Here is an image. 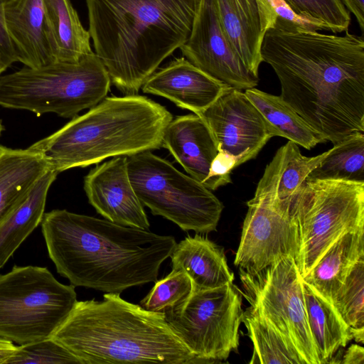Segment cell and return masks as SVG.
<instances>
[{
	"label": "cell",
	"mask_w": 364,
	"mask_h": 364,
	"mask_svg": "<svg viewBox=\"0 0 364 364\" xmlns=\"http://www.w3.org/2000/svg\"><path fill=\"white\" fill-rule=\"evenodd\" d=\"M281 98L333 144L364 133V39L323 34L277 16L261 46Z\"/></svg>",
	"instance_id": "obj_1"
},
{
	"label": "cell",
	"mask_w": 364,
	"mask_h": 364,
	"mask_svg": "<svg viewBox=\"0 0 364 364\" xmlns=\"http://www.w3.org/2000/svg\"><path fill=\"white\" fill-rule=\"evenodd\" d=\"M41 224L58 273L74 287L105 293L155 282L176 244L171 235L66 210L45 213Z\"/></svg>",
	"instance_id": "obj_2"
},
{
	"label": "cell",
	"mask_w": 364,
	"mask_h": 364,
	"mask_svg": "<svg viewBox=\"0 0 364 364\" xmlns=\"http://www.w3.org/2000/svg\"><path fill=\"white\" fill-rule=\"evenodd\" d=\"M200 0H86L95 53L112 83L136 95L188 38Z\"/></svg>",
	"instance_id": "obj_3"
},
{
	"label": "cell",
	"mask_w": 364,
	"mask_h": 364,
	"mask_svg": "<svg viewBox=\"0 0 364 364\" xmlns=\"http://www.w3.org/2000/svg\"><path fill=\"white\" fill-rule=\"evenodd\" d=\"M51 337L81 364L196 363L163 313L147 311L118 293L77 301Z\"/></svg>",
	"instance_id": "obj_4"
},
{
	"label": "cell",
	"mask_w": 364,
	"mask_h": 364,
	"mask_svg": "<svg viewBox=\"0 0 364 364\" xmlns=\"http://www.w3.org/2000/svg\"><path fill=\"white\" fill-rule=\"evenodd\" d=\"M173 116L147 97H106L55 132L28 149L38 153L58 174L99 164L109 157L131 156L162 147Z\"/></svg>",
	"instance_id": "obj_5"
},
{
	"label": "cell",
	"mask_w": 364,
	"mask_h": 364,
	"mask_svg": "<svg viewBox=\"0 0 364 364\" xmlns=\"http://www.w3.org/2000/svg\"><path fill=\"white\" fill-rule=\"evenodd\" d=\"M111 80L95 52L75 62L24 68L0 76V106L73 118L106 97Z\"/></svg>",
	"instance_id": "obj_6"
},
{
	"label": "cell",
	"mask_w": 364,
	"mask_h": 364,
	"mask_svg": "<svg viewBox=\"0 0 364 364\" xmlns=\"http://www.w3.org/2000/svg\"><path fill=\"white\" fill-rule=\"evenodd\" d=\"M290 214L299 232L295 262L304 277L341 236L364 229V182L306 179Z\"/></svg>",
	"instance_id": "obj_7"
},
{
	"label": "cell",
	"mask_w": 364,
	"mask_h": 364,
	"mask_svg": "<svg viewBox=\"0 0 364 364\" xmlns=\"http://www.w3.org/2000/svg\"><path fill=\"white\" fill-rule=\"evenodd\" d=\"M77 301L75 287L46 267L15 265L0 274V337L19 345L49 338Z\"/></svg>",
	"instance_id": "obj_8"
},
{
	"label": "cell",
	"mask_w": 364,
	"mask_h": 364,
	"mask_svg": "<svg viewBox=\"0 0 364 364\" xmlns=\"http://www.w3.org/2000/svg\"><path fill=\"white\" fill-rule=\"evenodd\" d=\"M132 187L152 214L174 223L184 231H215L223 205L203 184L184 174L151 151L127 156Z\"/></svg>",
	"instance_id": "obj_9"
},
{
	"label": "cell",
	"mask_w": 364,
	"mask_h": 364,
	"mask_svg": "<svg viewBox=\"0 0 364 364\" xmlns=\"http://www.w3.org/2000/svg\"><path fill=\"white\" fill-rule=\"evenodd\" d=\"M285 154L284 145L266 166L254 197L247 202L248 209L234 263L247 273H257L287 257L295 260L298 254L296 223L290 208L277 198Z\"/></svg>",
	"instance_id": "obj_10"
},
{
	"label": "cell",
	"mask_w": 364,
	"mask_h": 364,
	"mask_svg": "<svg viewBox=\"0 0 364 364\" xmlns=\"http://www.w3.org/2000/svg\"><path fill=\"white\" fill-rule=\"evenodd\" d=\"M242 296L233 283L192 291L183 303L164 312L166 323L196 363H220L237 350Z\"/></svg>",
	"instance_id": "obj_11"
},
{
	"label": "cell",
	"mask_w": 364,
	"mask_h": 364,
	"mask_svg": "<svg viewBox=\"0 0 364 364\" xmlns=\"http://www.w3.org/2000/svg\"><path fill=\"white\" fill-rule=\"evenodd\" d=\"M239 271L250 307L294 346L306 364H320L307 321L301 276L294 259L284 258L255 274Z\"/></svg>",
	"instance_id": "obj_12"
},
{
	"label": "cell",
	"mask_w": 364,
	"mask_h": 364,
	"mask_svg": "<svg viewBox=\"0 0 364 364\" xmlns=\"http://www.w3.org/2000/svg\"><path fill=\"white\" fill-rule=\"evenodd\" d=\"M183 56L215 79L241 90L255 87L259 77L245 66L228 40L213 0H200Z\"/></svg>",
	"instance_id": "obj_13"
},
{
	"label": "cell",
	"mask_w": 364,
	"mask_h": 364,
	"mask_svg": "<svg viewBox=\"0 0 364 364\" xmlns=\"http://www.w3.org/2000/svg\"><path fill=\"white\" fill-rule=\"evenodd\" d=\"M200 116L209 128L218 151L236 158L237 167L256 158L274 136L257 108L241 90L228 87Z\"/></svg>",
	"instance_id": "obj_14"
},
{
	"label": "cell",
	"mask_w": 364,
	"mask_h": 364,
	"mask_svg": "<svg viewBox=\"0 0 364 364\" xmlns=\"http://www.w3.org/2000/svg\"><path fill=\"white\" fill-rule=\"evenodd\" d=\"M84 190L96 211L114 223L148 230L144 205L131 183L127 156L98 164L84 178Z\"/></svg>",
	"instance_id": "obj_15"
},
{
	"label": "cell",
	"mask_w": 364,
	"mask_h": 364,
	"mask_svg": "<svg viewBox=\"0 0 364 364\" xmlns=\"http://www.w3.org/2000/svg\"><path fill=\"white\" fill-rule=\"evenodd\" d=\"M223 30L247 68L256 77L261 46L277 14L272 0H213Z\"/></svg>",
	"instance_id": "obj_16"
},
{
	"label": "cell",
	"mask_w": 364,
	"mask_h": 364,
	"mask_svg": "<svg viewBox=\"0 0 364 364\" xmlns=\"http://www.w3.org/2000/svg\"><path fill=\"white\" fill-rule=\"evenodd\" d=\"M229 85L215 79L184 57L156 70L141 87L143 92L161 96L199 114Z\"/></svg>",
	"instance_id": "obj_17"
},
{
	"label": "cell",
	"mask_w": 364,
	"mask_h": 364,
	"mask_svg": "<svg viewBox=\"0 0 364 364\" xmlns=\"http://www.w3.org/2000/svg\"><path fill=\"white\" fill-rule=\"evenodd\" d=\"M162 147L168 149L190 176L205 185L218 149L200 116L193 113L173 118L164 131Z\"/></svg>",
	"instance_id": "obj_18"
},
{
	"label": "cell",
	"mask_w": 364,
	"mask_h": 364,
	"mask_svg": "<svg viewBox=\"0 0 364 364\" xmlns=\"http://www.w3.org/2000/svg\"><path fill=\"white\" fill-rule=\"evenodd\" d=\"M4 16L18 62L32 68L55 62L46 35L42 0H6Z\"/></svg>",
	"instance_id": "obj_19"
},
{
	"label": "cell",
	"mask_w": 364,
	"mask_h": 364,
	"mask_svg": "<svg viewBox=\"0 0 364 364\" xmlns=\"http://www.w3.org/2000/svg\"><path fill=\"white\" fill-rule=\"evenodd\" d=\"M169 257L172 269L188 275L193 291L217 288L235 279L223 249L202 234L188 235L176 243Z\"/></svg>",
	"instance_id": "obj_20"
},
{
	"label": "cell",
	"mask_w": 364,
	"mask_h": 364,
	"mask_svg": "<svg viewBox=\"0 0 364 364\" xmlns=\"http://www.w3.org/2000/svg\"><path fill=\"white\" fill-rule=\"evenodd\" d=\"M48 170L36 151L0 145V225L26 199Z\"/></svg>",
	"instance_id": "obj_21"
},
{
	"label": "cell",
	"mask_w": 364,
	"mask_h": 364,
	"mask_svg": "<svg viewBox=\"0 0 364 364\" xmlns=\"http://www.w3.org/2000/svg\"><path fill=\"white\" fill-rule=\"evenodd\" d=\"M361 259H364V229L341 236L302 279L332 304L346 277Z\"/></svg>",
	"instance_id": "obj_22"
},
{
	"label": "cell",
	"mask_w": 364,
	"mask_h": 364,
	"mask_svg": "<svg viewBox=\"0 0 364 364\" xmlns=\"http://www.w3.org/2000/svg\"><path fill=\"white\" fill-rule=\"evenodd\" d=\"M46 31L55 62H75L92 51L88 30L70 0H42Z\"/></svg>",
	"instance_id": "obj_23"
},
{
	"label": "cell",
	"mask_w": 364,
	"mask_h": 364,
	"mask_svg": "<svg viewBox=\"0 0 364 364\" xmlns=\"http://www.w3.org/2000/svg\"><path fill=\"white\" fill-rule=\"evenodd\" d=\"M301 282L307 321L320 364L328 363L336 353L353 339L350 328L331 303L302 277Z\"/></svg>",
	"instance_id": "obj_24"
},
{
	"label": "cell",
	"mask_w": 364,
	"mask_h": 364,
	"mask_svg": "<svg viewBox=\"0 0 364 364\" xmlns=\"http://www.w3.org/2000/svg\"><path fill=\"white\" fill-rule=\"evenodd\" d=\"M58 173L48 170L26 199L0 225V269L41 223L48 190Z\"/></svg>",
	"instance_id": "obj_25"
},
{
	"label": "cell",
	"mask_w": 364,
	"mask_h": 364,
	"mask_svg": "<svg viewBox=\"0 0 364 364\" xmlns=\"http://www.w3.org/2000/svg\"><path fill=\"white\" fill-rule=\"evenodd\" d=\"M244 92L262 114L274 136L284 137L306 149L326 142L280 96L255 87L247 89Z\"/></svg>",
	"instance_id": "obj_26"
},
{
	"label": "cell",
	"mask_w": 364,
	"mask_h": 364,
	"mask_svg": "<svg viewBox=\"0 0 364 364\" xmlns=\"http://www.w3.org/2000/svg\"><path fill=\"white\" fill-rule=\"evenodd\" d=\"M242 323L253 345L250 364H306L294 346L250 306L243 311Z\"/></svg>",
	"instance_id": "obj_27"
},
{
	"label": "cell",
	"mask_w": 364,
	"mask_h": 364,
	"mask_svg": "<svg viewBox=\"0 0 364 364\" xmlns=\"http://www.w3.org/2000/svg\"><path fill=\"white\" fill-rule=\"evenodd\" d=\"M306 179L364 182V133H353L334 144Z\"/></svg>",
	"instance_id": "obj_28"
},
{
	"label": "cell",
	"mask_w": 364,
	"mask_h": 364,
	"mask_svg": "<svg viewBox=\"0 0 364 364\" xmlns=\"http://www.w3.org/2000/svg\"><path fill=\"white\" fill-rule=\"evenodd\" d=\"M299 18L315 30L333 33L346 32L350 23V14L341 0H282Z\"/></svg>",
	"instance_id": "obj_29"
},
{
	"label": "cell",
	"mask_w": 364,
	"mask_h": 364,
	"mask_svg": "<svg viewBox=\"0 0 364 364\" xmlns=\"http://www.w3.org/2000/svg\"><path fill=\"white\" fill-rule=\"evenodd\" d=\"M332 304L351 329H364V259L350 270Z\"/></svg>",
	"instance_id": "obj_30"
},
{
	"label": "cell",
	"mask_w": 364,
	"mask_h": 364,
	"mask_svg": "<svg viewBox=\"0 0 364 364\" xmlns=\"http://www.w3.org/2000/svg\"><path fill=\"white\" fill-rule=\"evenodd\" d=\"M192 291L188 275L182 269H172L166 277L155 282L139 305L147 311L164 314L183 303Z\"/></svg>",
	"instance_id": "obj_31"
},
{
	"label": "cell",
	"mask_w": 364,
	"mask_h": 364,
	"mask_svg": "<svg viewBox=\"0 0 364 364\" xmlns=\"http://www.w3.org/2000/svg\"><path fill=\"white\" fill-rule=\"evenodd\" d=\"M285 163L279 181L277 198L282 204L290 206L293 196L309 174L322 161L328 151L315 156L301 154L299 146L291 141L284 145Z\"/></svg>",
	"instance_id": "obj_32"
},
{
	"label": "cell",
	"mask_w": 364,
	"mask_h": 364,
	"mask_svg": "<svg viewBox=\"0 0 364 364\" xmlns=\"http://www.w3.org/2000/svg\"><path fill=\"white\" fill-rule=\"evenodd\" d=\"M9 363H80L61 343L51 336L17 346L14 353L6 360Z\"/></svg>",
	"instance_id": "obj_33"
},
{
	"label": "cell",
	"mask_w": 364,
	"mask_h": 364,
	"mask_svg": "<svg viewBox=\"0 0 364 364\" xmlns=\"http://www.w3.org/2000/svg\"><path fill=\"white\" fill-rule=\"evenodd\" d=\"M237 167V160L232 154L220 150L213 159L205 186L210 191L232 182L231 171Z\"/></svg>",
	"instance_id": "obj_34"
},
{
	"label": "cell",
	"mask_w": 364,
	"mask_h": 364,
	"mask_svg": "<svg viewBox=\"0 0 364 364\" xmlns=\"http://www.w3.org/2000/svg\"><path fill=\"white\" fill-rule=\"evenodd\" d=\"M6 0H0V58L8 66L18 62L17 56L9 36L4 16Z\"/></svg>",
	"instance_id": "obj_35"
},
{
	"label": "cell",
	"mask_w": 364,
	"mask_h": 364,
	"mask_svg": "<svg viewBox=\"0 0 364 364\" xmlns=\"http://www.w3.org/2000/svg\"><path fill=\"white\" fill-rule=\"evenodd\" d=\"M341 364H363L364 348L356 343L350 345L341 358Z\"/></svg>",
	"instance_id": "obj_36"
},
{
	"label": "cell",
	"mask_w": 364,
	"mask_h": 364,
	"mask_svg": "<svg viewBox=\"0 0 364 364\" xmlns=\"http://www.w3.org/2000/svg\"><path fill=\"white\" fill-rule=\"evenodd\" d=\"M346 9L353 14L358 26L364 31V0H341Z\"/></svg>",
	"instance_id": "obj_37"
},
{
	"label": "cell",
	"mask_w": 364,
	"mask_h": 364,
	"mask_svg": "<svg viewBox=\"0 0 364 364\" xmlns=\"http://www.w3.org/2000/svg\"><path fill=\"white\" fill-rule=\"evenodd\" d=\"M16 348L17 346L13 342L0 337V364H5L14 353Z\"/></svg>",
	"instance_id": "obj_38"
},
{
	"label": "cell",
	"mask_w": 364,
	"mask_h": 364,
	"mask_svg": "<svg viewBox=\"0 0 364 364\" xmlns=\"http://www.w3.org/2000/svg\"><path fill=\"white\" fill-rule=\"evenodd\" d=\"M9 68L0 58V76Z\"/></svg>",
	"instance_id": "obj_39"
},
{
	"label": "cell",
	"mask_w": 364,
	"mask_h": 364,
	"mask_svg": "<svg viewBox=\"0 0 364 364\" xmlns=\"http://www.w3.org/2000/svg\"><path fill=\"white\" fill-rule=\"evenodd\" d=\"M3 130H4V127H3L2 124L0 122V136L1 135Z\"/></svg>",
	"instance_id": "obj_40"
}]
</instances>
